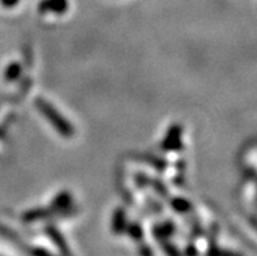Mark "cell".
Returning a JSON list of instances; mask_svg holds the SVG:
<instances>
[{"mask_svg":"<svg viewBox=\"0 0 257 256\" xmlns=\"http://www.w3.org/2000/svg\"><path fill=\"white\" fill-rule=\"evenodd\" d=\"M125 226V213L121 208L115 209L114 217H112V229L116 230L115 233H121V230Z\"/></svg>","mask_w":257,"mask_h":256,"instance_id":"9c48e42d","label":"cell"},{"mask_svg":"<svg viewBox=\"0 0 257 256\" xmlns=\"http://www.w3.org/2000/svg\"><path fill=\"white\" fill-rule=\"evenodd\" d=\"M183 126L182 124H173L169 127L166 135L161 143V149L165 152H179L183 148Z\"/></svg>","mask_w":257,"mask_h":256,"instance_id":"7a4b0ae2","label":"cell"},{"mask_svg":"<svg viewBox=\"0 0 257 256\" xmlns=\"http://www.w3.org/2000/svg\"><path fill=\"white\" fill-rule=\"evenodd\" d=\"M137 161H143V162H147L149 165H152L153 167H156L157 170H160V172H163V170L167 167V162L165 159L162 158H157L154 156H137L136 157Z\"/></svg>","mask_w":257,"mask_h":256,"instance_id":"ba28073f","label":"cell"},{"mask_svg":"<svg viewBox=\"0 0 257 256\" xmlns=\"http://www.w3.org/2000/svg\"><path fill=\"white\" fill-rule=\"evenodd\" d=\"M51 214H54V211H52L51 208H46V209H43V208H37V209H30V211L25 212L23 214V220L25 222H33V221L49 217Z\"/></svg>","mask_w":257,"mask_h":256,"instance_id":"5b68a950","label":"cell"},{"mask_svg":"<svg viewBox=\"0 0 257 256\" xmlns=\"http://www.w3.org/2000/svg\"><path fill=\"white\" fill-rule=\"evenodd\" d=\"M20 0H0V4L4 7V8H13L19 4Z\"/></svg>","mask_w":257,"mask_h":256,"instance_id":"8fae6325","label":"cell"},{"mask_svg":"<svg viewBox=\"0 0 257 256\" xmlns=\"http://www.w3.org/2000/svg\"><path fill=\"white\" fill-rule=\"evenodd\" d=\"M21 72H23V65L17 62H13L7 67L6 72H4V78L7 82L16 81L21 75Z\"/></svg>","mask_w":257,"mask_h":256,"instance_id":"8992f818","label":"cell"},{"mask_svg":"<svg viewBox=\"0 0 257 256\" xmlns=\"http://www.w3.org/2000/svg\"><path fill=\"white\" fill-rule=\"evenodd\" d=\"M34 105H36V109L42 114L43 117L46 118V120L49 122L52 126V128L56 131V132L60 135V136L65 137V139H71L73 135H75V128L71 124L69 120L65 119L62 114L56 110L55 107L50 104L49 101H46L42 97H37L34 100Z\"/></svg>","mask_w":257,"mask_h":256,"instance_id":"6da1fadb","label":"cell"},{"mask_svg":"<svg viewBox=\"0 0 257 256\" xmlns=\"http://www.w3.org/2000/svg\"><path fill=\"white\" fill-rule=\"evenodd\" d=\"M69 8L68 0H41L38 4V12L41 15H64Z\"/></svg>","mask_w":257,"mask_h":256,"instance_id":"3957f363","label":"cell"},{"mask_svg":"<svg viewBox=\"0 0 257 256\" xmlns=\"http://www.w3.org/2000/svg\"><path fill=\"white\" fill-rule=\"evenodd\" d=\"M170 205L173 207V209L178 213H187L192 209V205L187 199L184 198H169Z\"/></svg>","mask_w":257,"mask_h":256,"instance_id":"52a82bcc","label":"cell"},{"mask_svg":"<svg viewBox=\"0 0 257 256\" xmlns=\"http://www.w3.org/2000/svg\"><path fill=\"white\" fill-rule=\"evenodd\" d=\"M149 186H152V187L154 188V191L160 195L161 198H163V199H169L170 198L169 190H167L166 185H165L162 181H158V179L150 178Z\"/></svg>","mask_w":257,"mask_h":256,"instance_id":"30bf717a","label":"cell"},{"mask_svg":"<svg viewBox=\"0 0 257 256\" xmlns=\"http://www.w3.org/2000/svg\"><path fill=\"white\" fill-rule=\"evenodd\" d=\"M72 200H73V198H72V194L69 191L59 192L55 198L52 199L50 208L54 211V213H56V212H63L64 213L65 209L71 205Z\"/></svg>","mask_w":257,"mask_h":256,"instance_id":"277c9868","label":"cell"}]
</instances>
